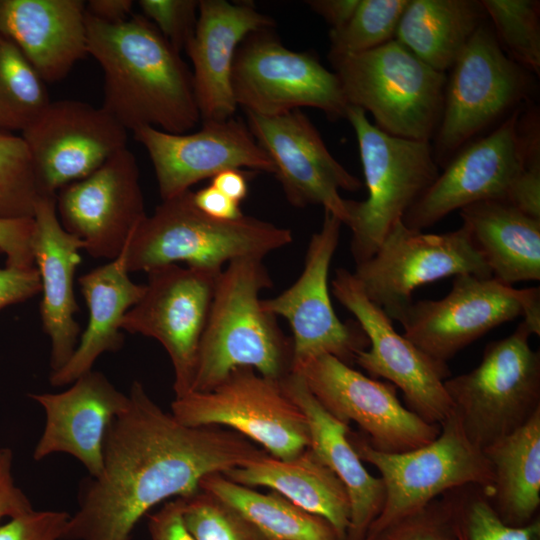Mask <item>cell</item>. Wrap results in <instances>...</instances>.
Here are the masks:
<instances>
[{
	"mask_svg": "<svg viewBox=\"0 0 540 540\" xmlns=\"http://www.w3.org/2000/svg\"><path fill=\"white\" fill-rule=\"evenodd\" d=\"M223 475L243 486L270 488L305 511L327 520L340 540L346 539L350 523L348 492L310 447L291 459L266 453L247 466Z\"/></svg>",
	"mask_w": 540,
	"mask_h": 540,
	"instance_id": "cell-29",
	"label": "cell"
},
{
	"mask_svg": "<svg viewBox=\"0 0 540 540\" xmlns=\"http://www.w3.org/2000/svg\"><path fill=\"white\" fill-rule=\"evenodd\" d=\"M199 489L237 510L272 540H340L327 520L273 490L261 493L231 481L222 473L205 476Z\"/></svg>",
	"mask_w": 540,
	"mask_h": 540,
	"instance_id": "cell-33",
	"label": "cell"
},
{
	"mask_svg": "<svg viewBox=\"0 0 540 540\" xmlns=\"http://www.w3.org/2000/svg\"><path fill=\"white\" fill-rule=\"evenodd\" d=\"M523 317L540 334V288L517 289L493 277L455 276L439 300L413 302L400 322L404 337L432 358L447 363L495 327Z\"/></svg>",
	"mask_w": 540,
	"mask_h": 540,
	"instance_id": "cell-12",
	"label": "cell"
},
{
	"mask_svg": "<svg viewBox=\"0 0 540 540\" xmlns=\"http://www.w3.org/2000/svg\"><path fill=\"white\" fill-rule=\"evenodd\" d=\"M148 531L151 540H195L184 524L180 498L148 515Z\"/></svg>",
	"mask_w": 540,
	"mask_h": 540,
	"instance_id": "cell-46",
	"label": "cell"
},
{
	"mask_svg": "<svg viewBox=\"0 0 540 540\" xmlns=\"http://www.w3.org/2000/svg\"><path fill=\"white\" fill-rule=\"evenodd\" d=\"M222 269L181 267L149 270L145 290L124 315L120 328L156 339L174 372L175 397L191 391L200 340Z\"/></svg>",
	"mask_w": 540,
	"mask_h": 540,
	"instance_id": "cell-16",
	"label": "cell"
},
{
	"mask_svg": "<svg viewBox=\"0 0 540 540\" xmlns=\"http://www.w3.org/2000/svg\"><path fill=\"white\" fill-rule=\"evenodd\" d=\"M134 154L123 148L87 177L56 193L62 227L94 258H117L146 218Z\"/></svg>",
	"mask_w": 540,
	"mask_h": 540,
	"instance_id": "cell-19",
	"label": "cell"
},
{
	"mask_svg": "<svg viewBox=\"0 0 540 540\" xmlns=\"http://www.w3.org/2000/svg\"><path fill=\"white\" fill-rule=\"evenodd\" d=\"M460 216L494 279L509 286L540 280V219L500 200L472 203Z\"/></svg>",
	"mask_w": 540,
	"mask_h": 540,
	"instance_id": "cell-30",
	"label": "cell"
},
{
	"mask_svg": "<svg viewBox=\"0 0 540 540\" xmlns=\"http://www.w3.org/2000/svg\"><path fill=\"white\" fill-rule=\"evenodd\" d=\"M485 15L503 51L528 72L540 71V2L482 0Z\"/></svg>",
	"mask_w": 540,
	"mask_h": 540,
	"instance_id": "cell-36",
	"label": "cell"
},
{
	"mask_svg": "<svg viewBox=\"0 0 540 540\" xmlns=\"http://www.w3.org/2000/svg\"><path fill=\"white\" fill-rule=\"evenodd\" d=\"M292 371L332 416L347 425L356 423L377 451H409L440 433V425L427 423L402 405L393 384L366 376L334 356L311 358Z\"/></svg>",
	"mask_w": 540,
	"mask_h": 540,
	"instance_id": "cell-17",
	"label": "cell"
},
{
	"mask_svg": "<svg viewBox=\"0 0 540 540\" xmlns=\"http://www.w3.org/2000/svg\"><path fill=\"white\" fill-rule=\"evenodd\" d=\"M245 113L291 205H321L347 224L346 199L339 190L356 192L363 184L333 157L309 118L301 110L275 116Z\"/></svg>",
	"mask_w": 540,
	"mask_h": 540,
	"instance_id": "cell-20",
	"label": "cell"
},
{
	"mask_svg": "<svg viewBox=\"0 0 540 540\" xmlns=\"http://www.w3.org/2000/svg\"><path fill=\"white\" fill-rule=\"evenodd\" d=\"M462 274L492 277L465 225L432 234L408 228L402 220L353 272L366 297L398 322L414 302L416 288Z\"/></svg>",
	"mask_w": 540,
	"mask_h": 540,
	"instance_id": "cell-14",
	"label": "cell"
},
{
	"mask_svg": "<svg viewBox=\"0 0 540 540\" xmlns=\"http://www.w3.org/2000/svg\"><path fill=\"white\" fill-rule=\"evenodd\" d=\"M0 34L45 82L63 79L89 54L81 0H0Z\"/></svg>",
	"mask_w": 540,
	"mask_h": 540,
	"instance_id": "cell-26",
	"label": "cell"
},
{
	"mask_svg": "<svg viewBox=\"0 0 540 540\" xmlns=\"http://www.w3.org/2000/svg\"><path fill=\"white\" fill-rule=\"evenodd\" d=\"M88 53L104 72V104L126 130L183 134L201 116L192 72L143 15L110 24L86 13Z\"/></svg>",
	"mask_w": 540,
	"mask_h": 540,
	"instance_id": "cell-2",
	"label": "cell"
},
{
	"mask_svg": "<svg viewBox=\"0 0 540 540\" xmlns=\"http://www.w3.org/2000/svg\"><path fill=\"white\" fill-rule=\"evenodd\" d=\"M433 155L444 166L464 145L529 95L528 71L499 45L482 23L451 67Z\"/></svg>",
	"mask_w": 540,
	"mask_h": 540,
	"instance_id": "cell-11",
	"label": "cell"
},
{
	"mask_svg": "<svg viewBox=\"0 0 540 540\" xmlns=\"http://www.w3.org/2000/svg\"><path fill=\"white\" fill-rule=\"evenodd\" d=\"M456 540H540V517L513 527L505 524L490 504L488 491L464 485L444 493Z\"/></svg>",
	"mask_w": 540,
	"mask_h": 540,
	"instance_id": "cell-35",
	"label": "cell"
},
{
	"mask_svg": "<svg viewBox=\"0 0 540 540\" xmlns=\"http://www.w3.org/2000/svg\"><path fill=\"white\" fill-rule=\"evenodd\" d=\"M50 102L45 81L19 48L0 34V132L25 131Z\"/></svg>",
	"mask_w": 540,
	"mask_h": 540,
	"instance_id": "cell-34",
	"label": "cell"
},
{
	"mask_svg": "<svg viewBox=\"0 0 540 540\" xmlns=\"http://www.w3.org/2000/svg\"><path fill=\"white\" fill-rule=\"evenodd\" d=\"M142 15L179 53L193 37L199 0H140Z\"/></svg>",
	"mask_w": 540,
	"mask_h": 540,
	"instance_id": "cell-41",
	"label": "cell"
},
{
	"mask_svg": "<svg viewBox=\"0 0 540 540\" xmlns=\"http://www.w3.org/2000/svg\"><path fill=\"white\" fill-rule=\"evenodd\" d=\"M45 412V425L33 452L34 460L54 453L76 458L97 477L103 467V448L112 420L123 412L128 395L99 371L78 377L60 393L29 394Z\"/></svg>",
	"mask_w": 540,
	"mask_h": 540,
	"instance_id": "cell-23",
	"label": "cell"
},
{
	"mask_svg": "<svg viewBox=\"0 0 540 540\" xmlns=\"http://www.w3.org/2000/svg\"><path fill=\"white\" fill-rule=\"evenodd\" d=\"M127 247L128 243L117 258L79 277L89 320L69 361L58 371L50 373L52 386L73 383L92 370L100 355L116 352L122 347L121 321L145 290V284H137L129 277Z\"/></svg>",
	"mask_w": 540,
	"mask_h": 540,
	"instance_id": "cell-28",
	"label": "cell"
},
{
	"mask_svg": "<svg viewBox=\"0 0 540 540\" xmlns=\"http://www.w3.org/2000/svg\"><path fill=\"white\" fill-rule=\"evenodd\" d=\"M540 160L539 117L515 109L496 129L457 151L402 221L422 231L475 202L510 203L524 170Z\"/></svg>",
	"mask_w": 540,
	"mask_h": 540,
	"instance_id": "cell-7",
	"label": "cell"
},
{
	"mask_svg": "<svg viewBox=\"0 0 540 540\" xmlns=\"http://www.w3.org/2000/svg\"><path fill=\"white\" fill-rule=\"evenodd\" d=\"M127 408L110 423L103 467L81 487L62 540H130L157 504L199 491L211 473L247 466L267 452L221 426L192 427L165 412L133 381Z\"/></svg>",
	"mask_w": 540,
	"mask_h": 540,
	"instance_id": "cell-1",
	"label": "cell"
},
{
	"mask_svg": "<svg viewBox=\"0 0 540 540\" xmlns=\"http://www.w3.org/2000/svg\"><path fill=\"white\" fill-rule=\"evenodd\" d=\"M271 29L249 34L236 51L231 83L237 107L261 116L312 107L331 120L346 118L349 104L336 73L312 53L286 48Z\"/></svg>",
	"mask_w": 540,
	"mask_h": 540,
	"instance_id": "cell-13",
	"label": "cell"
},
{
	"mask_svg": "<svg viewBox=\"0 0 540 540\" xmlns=\"http://www.w3.org/2000/svg\"><path fill=\"white\" fill-rule=\"evenodd\" d=\"M41 292V281L36 267L0 268V309L25 301Z\"/></svg>",
	"mask_w": 540,
	"mask_h": 540,
	"instance_id": "cell-44",
	"label": "cell"
},
{
	"mask_svg": "<svg viewBox=\"0 0 540 540\" xmlns=\"http://www.w3.org/2000/svg\"><path fill=\"white\" fill-rule=\"evenodd\" d=\"M368 196L346 200L351 254L357 263L369 259L392 227L433 184L438 164L429 141L396 137L381 131L366 112L349 106Z\"/></svg>",
	"mask_w": 540,
	"mask_h": 540,
	"instance_id": "cell-6",
	"label": "cell"
},
{
	"mask_svg": "<svg viewBox=\"0 0 540 540\" xmlns=\"http://www.w3.org/2000/svg\"><path fill=\"white\" fill-rule=\"evenodd\" d=\"M365 540H456L445 495Z\"/></svg>",
	"mask_w": 540,
	"mask_h": 540,
	"instance_id": "cell-40",
	"label": "cell"
},
{
	"mask_svg": "<svg viewBox=\"0 0 540 540\" xmlns=\"http://www.w3.org/2000/svg\"><path fill=\"white\" fill-rule=\"evenodd\" d=\"M213 187L231 200L240 203L247 197L248 180L239 169H228L211 178Z\"/></svg>",
	"mask_w": 540,
	"mask_h": 540,
	"instance_id": "cell-50",
	"label": "cell"
},
{
	"mask_svg": "<svg viewBox=\"0 0 540 540\" xmlns=\"http://www.w3.org/2000/svg\"><path fill=\"white\" fill-rule=\"evenodd\" d=\"M33 219L32 251L41 281L40 314L43 330L50 339L52 373L69 361L79 341L80 326L74 319L79 311L74 275L84 244L60 224L56 195L44 196L38 202Z\"/></svg>",
	"mask_w": 540,
	"mask_h": 540,
	"instance_id": "cell-25",
	"label": "cell"
},
{
	"mask_svg": "<svg viewBox=\"0 0 540 540\" xmlns=\"http://www.w3.org/2000/svg\"><path fill=\"white\" fill-rule=\"evenodd\" d=\"M532 334L522 321L485 347L477 367L444 382L466 435L482 450L540 409V352L530 345Z\"/></svg>",
	"mask_w": 540,
	"mask_h": 540,
	"instance_id": "cell-9",
	"label": "cell"
},
{
	"mask_svg": "<svg viewBox=\"0 0 540 540\" xmlns=\"http://www.w3.org/2000/svg\"><path fill=\"white\" fill-rule=\"evenodd\" d=\"M409 0H360L351 18L330 29L328 56H345L375 49L395 38Z\"/></svg>",
	"mask_w": 540,
	"mask_h": 540,
	"instance_id": "cell-38",
	"label": "cell"
},
{
	"mask_svg": "<svg viewBox=\"0 0 540 540\" xmlns=\"http://www.w3.org/2000/svg\"><path fill=\"white\" fill-rule=\"evenodd\" d=\"M44 196L23 137L0 132V219L33 218Z\"/></svg>",
	"mask_w": 540,
	"mask_h": 540,
	"instance_id": "cell-37",
	"label": "cell"
},
{
	"mask_svg": "<svg viewBox=\"0 0 540 540\" xmlns=\"http://www.w3.org/2000/svg\"><path fill=\"white\" fill-rule=\"evenodd\" d=\"M23 133L40 184L55 196L126 147L127 130L103 107L78 100L50 102Z\"/></svg>",
	"mask_w": 540,
	"mask_h": 540,
	"instance_id": "cell-21",
	"label": "cell"
},
{
	"mask_svg": "<svg viewBox=\"0 0 540 540\" xmlns=\"http://www.w3.org/2000/svg\"><path fill=\"white\" fill-rule=\"evenodd\" d=\"M171 413L187 426L231 429L280 459H291L310 446L306 417L281 380L249 367L233 370L209 391L175 397Z\"/></svg>",
	"mask_w": 540,
	"mask_h": 540,
	"instance_id": "cell-10",
	"label": "cell"
},
{
	"mask_svg": "<svg viewBox=\"0 0 540 540\" xmlns=\"http://www.w3.org/2000/svg\"><path fill=\"white\" fill-rule=\"evenodd\" d=\"M263 259L234 260L222 269L200 340L190 392H205L240 367L282 380L292 372V339L259 294L272 287Z\"/></svg>",
	"mask_w": 540,
	"mask_h": 540,
	"instance_id": "cell-3",
	"label": "cell"
},
{
	"mask_svg": "<svg viewBox=\"0 0 540 540\" xmlns=\"http://www.w3.org/2000/svg\"><path fill=\"white\" fill-rule=\"evenodd\" d=\"M484 16L480 1L409 0L394 39L433 69L446 73Z\"/></svg>",
	"mask_w": 540,
	"mask_h": 540,
	"instance_id": "cell-32",
	"label": "cell"
},
{
	"mask_svg": "<svg viewBox=\"0 0 540 540\" xmlns=\"http://www.w3.org/2000/svg\"><path fill=\"white\" fill-rule=\"evenodd\" d=\"M180 500L184 524L195 540H272L210 493L199 489Z\"/></svg>",
	"mask_w": 540,
	"mask_h": 540,
	"instance_id": "cell-39",
	"label": "cell"
},
{
	"mask_svg": "<svg viewBox=\"0 0 540 540\" xmlns=\"http://www.w3.org/2000/svg\"><path fill=\"white\" fill-rule=\"evenodd\" d=\"M291 230L243 215L221 220L201 212L193 192L162 200L132 234L127 247L129 272L186 263L189 267L223 269L234 260L263 259L289 245Z\"/></svg>",
	"mask_w": 540,
	"mask_h": 540,
	"instance_id": "cell-4",
	"label": "cell"
},
{
	"mask_svg": "<svg viewBox=\"0 0 540 540\" xmlns=\"http://www.w3.org/2000/svg\"><path fill=\"white\" fill-rule=\"evenodd\" d=\"M483 452L492 467L488 498L497 515L513 527L531 523L540 507V409Z\"/></svg>",
	"mask_w": 540,
	"mask_h": 540,
	"instance_id": "cell-31",
	"label": "cell"
},
{
	"mask_svg": "<svg viewBox=\"0 0 540 540\" xmlns=\"http://www.w3.org/2000/svg\"><path fill=\"white\" fill-rule=\"evenodd\" d=\"M70 514L34 509L0 525V540H62Z\"/></svg>",
	"mask_w": 540,
	"mask_h": 540,
	"instance_id": "cell-42",
	"label": "cell"
},
{
	"mask_svg": "<svg viewBox=\"0 0 540 540\" xmlns=\"http://www.w3.org/2000/svg\"><path fill=\"white\" fill-rule=\"evenodd\" d=\"M193 202L201 212L216 219L234 220L244 215L240 203L231 200L211 184L193 192Z\"/></svg>",
	"mask_w": 540,
	"mask_h": 540,
	"instance_id": "cell-47",
	"label": "cell"
},
{
	"mask_svg": "<svg viewBox=\"0 0 540 540\" xmlns=\"http://www.w3.org/2000/svg\"><path fill=\"white\" fill-rule=\"evenodd\" d=\"M342 224L324 211L321 229L310 239L299 278L278 296L262 300L266 311L285 318L290 325L293 368L321 355L334 356L352 366L357 353L369 346L357 321L342 322L330 299L328 273Z\"/></svg>",
	"mask_w": 540,
	"mask_h": 540,
	"instance_id": "cell-18",
	"label": "cell"
},
{
	"mask_svg": "<svg viewBox=\"0 0 540 540\" xmlns=\"http://www.w3.org/2000/svg\"><path fill=\"white\" fill-rule=\"evenodd\" d=\"M348 438L360 459L379 471L384 486L382 510L365 539L454 488L477 485L488 494L491 491L492 467L483 450L470 441L454 411L433 441L409 451H377L364 434L351 429Z\"/></svg>",
	"mask_w": 540,
	"mask_h": 540,
	"instance_id": "cell-8",
	"label": "cell"
},
{
	"mask_svg": "<svg viewBox=\"0 0 540 540\" xmlns=\"http://www.w3.org/2000/svg\"><path fill=\"white\" fill-rule=\"evenodd\" d=\"M303 411L310 448L344 484L350 499V523L345 540H364L384 503V486L365 468L348 438L349 425L332 416L313 396L302 376L292 371L281 380Z\"/></svg>",
	"mask_w": 540,
	"mask_h": 540,
	"instance_id": "cell-27",
	"label": "cell"
},
{
	"mask_svg": "<svg viewBox=\"0 0 540 540\" xmlns=\"http://www.w3.org/2000/svg\"><path fill=\"white\" fill-rule=\"evenodd\" d=\"M329 59L349 106L371 113L381 131L419 141L434 137L446 73L424 63L396 39L363 53Z\"/></svg>",
	"mask_w": 540,
	"mask_h": 540,
	"instance_id": "cell-5",
	"label": "cell"
},
{
	"mask_svg": "<svg viewBox=\"0 0 540 540\" xmlns=\"http://www.w3.org/2000/svg\"><path fill=\"white\" fill-rule=\"evenodd\" d=\"M332 293L356 318L369 340L357 353L355 364L369 377L384 378L403 393L406 407L430 424L441 425L454 411L444 382L447 363L438 361L404 335L392 320L364 294L353 273L339 268L331 282Z\"/></svg>",
	"mask_w": 540,
	"mask_h": 540,
	"instance_id": "cell-15",
	"label": "cell"
},
{
	"mask_svg": "<svg viewBox=\"0 0 540 540\" xmlns=\"http://www.w3.org/2000/svg\"><path fill=\"white\" fill-rule=\"evenodd\" d=\"M131 0H90L85 3L86 13L100 21L116 24L133 15Z\"/></svg>",
	"mask_w": 540,
	"mask_h": 540,
	"instance_id": "cell-49",
	"label": "cell"
},
{
	"mask_svg": "<svg viewBox=\"0 0 540 540\" xmlns=\"http://www.w3.org/2000/svg\"><path fill=\"white\" fill-rule=\"evenodd\" d=\"M12 465V450L0 448V521L4 517L11 519L33 510L28 497L15 485Z\"/></svg>",
	"mask_w": 540,
	"mask_h": 540,
	"instance_id": "cell-45",
	"label": "cell"
},
{
	"mask_svg": "<svg viewBox=\"0 0 540 540\" xmlns=\"http://www.w3.org/2000/svg\"><path fill=\"white\" fill-rule=\"evenodd\" d=\"M273 25L252 3L199 0L195 31L185 51L193 65L195 97L203 121L233 117L238 108L231 83L236 51L246 36Z\"/></svg>",
	"mask_w": 540,
	"mask_h": 540,
	"instance_id": "cell-24",
	"label": "cell"
},
{
	"mask_svg": "<svg viewBox=\"0 0 540 540\" xmlns=\"http://www.w3.org/2000/svg\"><path fill=\"white\" fill-rule=\"evenodd\" d=\"M133 133L150 157L162 200L228 169L276 172L241 119L203 121L201 129L193 133L175 134L150 126Z\"/></svg>",
	"mask_w": 540,
	"mask_h": 540,
	"instance_id": "cell-22",
	"label": "cell"
},
{
	"mask_svg": "<svg viewBox=\"0 0 540 540\" xmlns=\"http://www.w3.org/2000/svg\"><path fill=\"white\" fill-rule=\"evenodd\" d=\"M360 0H311L306 1L309 7L320 15L331 29L345 25L353 15Z\"/></svg>",
	"mask_w": 540,
	"mask_h": 540,
	"instance_id": "cell-48",
	"label": "cell"
},
{
	"mask_svg": "<svg viewBox=\"0 0 540 540\" xmlns=\"http://www.w3.org/2000/svg\"><path fill=\"white\" fill-rule=\"evenodd\" d=\"M34 219H0V251L7 265L16 268L35 267L32 251Z\"/></svg>",
	"mask_w": 540,
	"mask_h": 540,
	"instance_id": "cell-43",
	"label": "cell"
}]
</instances>
